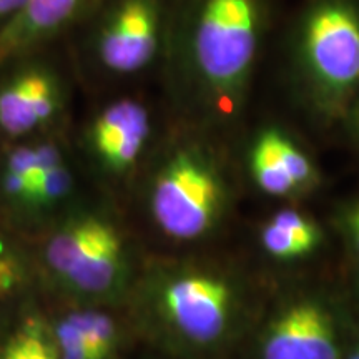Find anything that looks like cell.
Returning <instances> with one entry per match:
<instances>
[{
  "label": "cell",
  "mask_w": 359,
  "mask_h": 359,
  "mask_svg": "<svg viewBox=\"0 0 359 359\" xmlns=\"http://www.w3.org/2000/svg\"><path fill=\"white\" fill-rule=\"evenodd\" d=\"M47 48L0 64V135L11 140L50 128L65 110L67 87Z\"/></svg>",
  "instance_id": "cell-4"
},
{
  "label": "cell",
  "mask_w": 359,
  "mask_h": 359,
  "mask_svg": "<svg viewBox=\"0 0 359 359\" xmlns=\"http://www.w3.org/2000/svg\"><path fill=\"white\" fill-rule=\"evenodd\" d=\"M346 224L349 236H351L354 246H356V250L359 251V205L354 206L351 212L348 213Z\"/></svg>",
  "instance_id": "cell-21"
},
{
  "label": "cell",
  "mask_w": 359,
  "mask_h": 359,
  "mask_svg": "<svg viewBox=\"0 0 359 359\" xmlns=\"http://www.w3.org/2000/svg\"><path fill=\"white\" fill-rule=\"evenodd\" d=\"M163 306L173 326L195 343H212L226 330L231 291L218 278L187 275L163 291Z\"/></svg>",
  "instance_id": "cell-7"
},
{
  "label": "cell",
  "mask_w": 359,
  "mask_h": 359,
  "mask_svg": "<svg viewBox=\"0 0 359 359\" xmlns=\"http://www.w3.org/2000/svg\"><path fill=\"white\" fill-rule=\"evenodd\" d=\"M222 206V185L212 165L195 151H180L165 165L151 191V213L177 240H193L213 226Z\"/></svg>",
  "instance_id": "cell-5"
},
{
  "label": "cell",
  "mask_w": 359,
  "mask_h": 359,
  "mask_svg": "<svg viewBox=\"0 0 359 359\" xmlns=\"http://www.w3.org/2000/svg\"><path fill=\"white\" fill-rule=\"evenodd\" d=\"M276 143L278 150H280L281 158L285 161L286 168L291 175V178L294 180V183L298 188L309 187L316 180V172H314L313 163L309 161L306 155L303 154L302 148L294 145L293 140L290 137H286L281 130H278L276 135Z\"/></svg>",
  "instance_id": "cell-15"
},
{
  "label": "cell",
  "mask_w": 359,
  "mask_h": 359,
  "mask_svg": "<svg viewBox=\"0 0 359 359\" xmlns=\"http://www.w3.org/2000/svg\"><path fill=\"white\" fill-rule=\"evenodd\" d=\"M0 359H60L55 341L42 323L27 321L8 339Z\"/></svg>",
  "instance_id": "cell-12"
},
{
  "label": "cell",
  "mask_w": 359,
  "mask_h": 359,
  "mask_svg": "<svg viewBox=\"0 0 359 359\" xmlns=\"http://www.w3.org/2000/svg\"><path fill=\"white\" fill-rule=\"evenodd\" d=\"M69 318L77 326L93 359H107L110 356L116 341L115 323L111 318L98 311L75 313Z\"/></svg>",
  "instance_id": "cell-13"
},
{
  "label": "cell",
  "mask_w": 359,
  "mask_h": 359,
  "mask_svg": "<svg viewBox=\"0 0 359 359\" xmlns=\"http://www.w3.org/2000/svg\"><path fill=\"white\" fill-rule=\"evenodd\" d=\"M17 283V268L11 258L0 257V294L7 293Z\"/></svg>",
  "instance_id": "cell-20"
},
{
  "label": "cell",
  "mask_w": 359,
  "mask_h": 359,
  "mask_svg": "<svg viewBox=\"0 0 359 359\" xmlns=\"http://www.w3.org/2000/svg\"><path fill=\"white\" fill-rule=\"evenodd\" d=\"M72 185L70 172L67 170L64 160L52 165L47 170L40 173V177L35 183V190L30 203L39 205H50L55 203L69 193Z\"/></svg>",
  "instance_id": "cell-14"
},
{
  "label": "cell",
  "mask_w": 359,
  "mask_h": 359,
  "mask_svg": "<svg viewBox=\"0 0 359 359\" xmlns=\"http://www.w3.org/2000/svg\"><path fill=\"white\" fill-rule=\"evenodd\" d=\"M298 58L321 102L346 100L359 87V4L313 2L298 29Z\"/></svg>",
  "instance_id": "cell-3"
},
{
  "label": "cell",
  "mask_w": 359,
  "mask_h": 359,
  "mask_svg": "<svg viewBox=\"0 0 359 359\" xmlns=\"http://www.w3.org/2000/svg\"><path fill=\"white\" fill-rule=\"evenodd\" d=\"M98 0H29L24 11L0 30V64L52 47L74 32Z\"/></svg>",
  "instance_id": "cell-9"
},
{
  "label": "cell",
  "mask_w": 359,
  "mask_h": 359,
  "mask_svg": "<svg viewBox=\"0 0 359 359\" xmlns=\"http://www.w3.org/2000/svg\"><path fill=\"white\" fill-rule=\"evenodd\" d=\"M271 222L278 224V226L285 228L286 231H290L291 235L298 238V240L309 250V253L320 245V230L314 226L313 222H309L306 217L294 212V210H283V212H278L275 217L271 218Z\"/></svg>",
  "instance_id": "cell-17"
},
{
  "label": "cell",
  "mask_w": 359,
  "mask_h": 359,
  "mask_svg": "<svg viewBox=\"0 0 359 359\" xmlns=\"http://www.w3.org/2000/svg\"><path fill=\"white\" fill-rule=\"evenodd\" d=\"M168 17L170 0H98L72 34L98 72L130 77L165 53Z\"/></svg>",
  "instance_id": "cell-2"
},
{
  "label": "cell",
  "mask_w": 359,
  "mask_h": 359,
  "mask_svg": "<svg viewBox=\"0 0 359 359\" xmlns=\"http://www.w3.org/2000/svg\"><path fill=\"white\" fill-rule=\"evenodd\" d=\"M262 356L263 359H339L333 320L318 303L291 304L269 325Z\"/></svg>",
  "instance_id": "cell-8"
},
{
  "label": "cell",
  "mask_w": 359,
  "mask_h": 359,
  "mask_svg": "<svg viewBox=\"0 0 359 359\" xmlns=\"http://www.w3.org/2000/svg\"><path fill=\"white\" fill-rule=\"evenodd\" d=\"M55 344L60 359H93L82 334L79 333L77 326L70 321V318H65L57 326Z\"/></svg>",
  "instance_id": "cell-18"
},
{
  "label": "cell",
  "mask_w": 359,
  "mask_h": 359,
  "mask_svg": "<svg viewBox=\"0 0 359 359\" xmlns=\"http://www.w3.org/2000/svg\"><path fill=\"white\" fill-rule=\"evenodd\" d=\"M122 240L100 218H82L67 224L47 246V262L58 276L87 293L110 290L122 271Z\"/></svg>",
  "instance_id": "cell-6"
},
{
  "label": "cell",
  "mask_w": 359,
  "mask_h": 359,
  "mask_svg": "<svg viewBox=\"0 0 359 359\" xmlns=\"http://www.w3.org/2000/svg\"><path fill=\"white\" fill-rule=\"evenodd\" d=\"M358 125H359V122H358Z\"/></svg>",
  "instance_id": "cell-23"
},
{
  "label": "cell",
  "mask_w": 359,
  "mask_h": 359,
  "mask_svg": "<svg viewBox=\"0 0 359 359\" xmlns=\"http://www.w3.org/2000/svg\"><path fill=\"white\" fill-rule=\"evenodd\" d=\"M349 359H359V348L351 354V356H349Z\"/></svg>",
  "instance_id": "cell-22"
},
{
  "label": "cell",
  "mask_w": 359,
  "mask_h": 359,
  "mask_svg": "<svg viewBox=\"0 0 359 359\" xmlns=\"http://www.w3.org/2000/svg\"><path fill=\"white\" fill-rule=\"evenodd\" d=\"M262 20V0L170 2L165 52L175 55L206 100L226 111L248 85Z\"/></svg>",
  "instance_id": "cell-1"
},
{
  "label": "cell",
  "mask_w": 359,
  "mask_h": 359,
  "mask_svg": "<svg viewBox=\"0 0 359 359\" xmlns=\"http://www.w3.org/2000/svg\"><path fill=\"white\" fill-rule=\"evenodd\" d=\"M29 0H0V30H4L24 11Z\"/></svg>",
  "instance_id": "cell-19"
},
{
  "label": "cell",
  "mask_w": 359,
  "mask_h": 359,
  "mask_svg": "<svg viewBox=\"0 0 359 359\" xmlns=\"http://www.w3.org/2000/svg\"><path fill=\"white\" fill-rule=\"evenodd\" d=\"M151 133L150 111L135 98H118L93 116L87 140L93 155L111 170H125L137 161Z\"/></svg>",
  "instance_id": "cell-10"
},
{
  "label": "cell",
  "mask_w": 359,
  "mask_h": 359,
  "mask_svg": "<svg viewBox=\"0 0 359 359\" xmlns=\"http://www.w3.org/2000/svg\"><path fill=\"white\" fill-rule=\"evenodd\" d=\"M278 128H266L258 135L251 148V170L263 191L275 196L291 195L298 185L286 168L276 143Z\"/></svg>",
  "instance_id": "cell-11"
},
{
  "label": "cell",
  "mask_w": 359,
  "mask_h": 359,
  "mask_svg": "<svg viewBox=\"0 0 359 359\" xmlns=\"http://www.w3.org/2000/svg\"><path fill=\"white\" fill-rule=\"evenodd\" d=\"M262 243L271 257L280 259H293L309 253V250L298 238L273 222H269L262 230Z\"/></svg>",
  "instance_id": "cell-16"
}]
</instances>
